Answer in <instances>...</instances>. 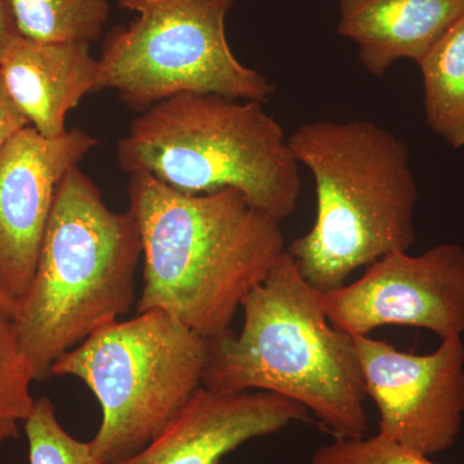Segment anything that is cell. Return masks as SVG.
<instances>
[{
	"label": "cell",
	"mask_w": 464,
	"mask_h": 464,
	"mask_svg": "<svg viewBox=\"0 0 464 464\" xmlns=\"http://www.w3.org/2000/svg\"><path fill=\"white\" fill-rule=\"evenodd\" d=\"M128 199L142 239L139 313L160 310L206 340L230 331L285 239L280 222L235 188L188 194L134 173Z\"/></svg>",
	"instance_id": "6da1fadb"
},
{
	"label": "cell",
	"mask_w": 464,
	"mask_h": 464,
	"mask_svg": "<svg viewBox=\"0 0 464 464\" xmlns=\"http://www.w3.org/2000/svg\"><path fill=\"white\" fill-rule=\"evenodd\" d=\"M240 310L237 334L230 329L207 340L203 387L276 393L304 405L337 438H364L368 396L355 340L333 326L323 293L286 250Z\"/></svg>",
	"instance_id": "7a4b0ae2"
},
{
	"label": "cell",
	"mask_w": 464,
	"mask_h": 464,
	"mask_svg": "<svg viewBox=\"0 0 464 464\" xmlns=\"http://www.w3.org/2000/svg\"><path fill=\"white\" fill-rule=\"evenodd\" d=\"M288 142L315 179V224L286 249L313 288H342L359 268L408 252L418 188L401 139L373 121H316Z\"/></svg>",
	"instance_id": "3957f363"
},
{
	"label": "cell",
	"mask_w": 464,
	"mask_h": 464,
	"mask_svg": "<svg viewBox=\"0 0 464 464\" xmlns=\"http://www.w3.org/2000/svg\"><path fill=\"white\" fill-rule=\"evenodd\" d=\"M141 257L133 213L110 209L96 183L72 168L58 186L33 282L14 317L36 381L52 377L58 357L130 313Z\"/></svg>",
	"instance_id": "277c9868"
},
{
	"label": "cell",
	"mask_w": 464,
	"mask_h": 464,
	"mask_svg": "<svg viewBox=\"0 0 464 464\" xmlns=\"http://www.w3.org/2000/svg\"><path fill=\"white\" fill-rule=\"evenodd\" d=\"M125 173H148L174 190L235 188L277 221L297 208L299 164L282 125L257 101L181 93L155 103L118 142Z\"/></svg>",
	"instance_id": "5b68a950"
},
{
	"label": "cell",
	"mask_w": 464,
	"mask_h": 464,
	"mask_svg": "<svg viewBox=\"0 0 464 464\" xmlns=\"http://www.w3.org/2000/svg\"><path fill=\"white\" fill-rule=\"evenodd\" d=\"M208 341L160 310L94 332L58 357L52 375L75 377L99 400L102 420L91 440L99 464L148 447L203 386Z\"/></svg>",
	"instance_id": "8992f818"
},
{
	"label": "cell",
	"mask_w": 464,
	"mask_h": 464,
	"mask_svg": "<svg viewBox=\"0 0 464 464\" xmlns=\"http://www.w3.org/2000/svg\"><path fill=\"white\" fill-rule=\"evenodd\" d=\"M237 0H119L137 14L106 36L99 91L146 111L181 93H213L264 103L275 85L232 53L225 21Z\"/></svg>",
	"instance_id": "52a82bcc"
},
{
	"label": "cell",
	"mask_w": 464,
	"mask_h": 464,
	"mask_svg": "<svg viewBox=\"0 0 464 464\" xmlns=\"http://www.w3.org/2000/svg\"><path fill=\"white\" fill-rule=\"evenodd\" d=\"M353 340L366 396L380 413L378 435L426 457L453 447L464 414L463 337L441 340L429 355L369 335Z\"/></svg>",
	"instance_id": "ba28073f"
},
{
	"label": "cell",
	"mask_w": 464,
	"mask_h": 464,
	"mask_svg": "<svg viewBox=\"0 0 464 464\" xmlns=\"http://www.w3.org/2000/svg\"><path fill=\"white\" fill-rule=\"evenodd\" d=\"M323 306L333 326L353 337L386 325L463 337L464 248L442 243L420 256L390 253L356 282L323 293Z\"/></svg>",
	"instance_id": "9c48e42d"
},
{
	"label": "cell",
	"mask_w": 464,
	"mask_h": 464,
	"mask_svg": "<svg viewBox=\"0 0 464 464\" xmlns=\"http://www.w3.org/2000/svg\"><path fill=\"white\" fill-rule=\"evenodd\" d=\"M97 145L82 128L48 139L27 125L0 151V283L18 304L33 282L58 186Z\"/></svg>",
	"instance_id": "30bf717a"
},
{
	"label": "cell",
	"mask_w": 464,
	"mask_h": 464,
	"mask_svg": "<svg viewBox=\"0 0 464 464\" xmlns=\"http://www.w3.org/2000/svg\"><path fill=\"white\" fill-rule=\"evenodd\" d=\"M310 418L304 405L276 393H221L201 386L148 447L112 464H219L250 440Z\"/></svg>",
	"instance_id": "8fae6325"
},
{
	"label": "cell",
	"mask_w": 464,
	"mask_h": 464,
	"mask_svg": "<svg viewBox=\"0 0 464 464\" xmlns=\"http://www.w3.org/2000/svg\"><path fill=\"white\" fill-rule=\"evenodd\" d=\"M5 87L42 136L67 132L66 116L99 92V60L83 42H39L18 35L0 56Z\"/></svg>",
	"instance_id": "7c38bea8"
},
{
	"label": "cell",
	"mask_w": 464,
	"mask_h": 464,
	"mask_svg": "<svg viewBox=\"0 0 464 464\" xmlns=\"http://www.w3.org/2000/svg\"><path fill=\"white\" fill-rule=\"evenodd\" d=\"M337 32L357 45L369 74L422 58L464 16V0H340Z\"/></svg>",
	"instance_id": "4fadbf2b"
},
{
	"label": "cell",
	"mask_w": 464,
	"mask_h": 464,
	"mask_svg": "<svg viewBox=\"0 0 464 464\" xmlns=\"http://www.w3.org/2000/svg\"><path fill=\"white\" fill-rule=\"evenodd\" d=\"M418 65L427 123L451 148H464V16Z\"/></svg>",
	"instance_id": "5bb4252c"
},
{
	"label": "cell",
	"mask_w": 464,
	"mask_h": 464,
	"mask_svg": "<svg viewBox=\"0 0 464 464\" xmlns=\"http://www.w3.org/2000/svg\"><path fill=\"white\" fill-rule=\"evenodd\" d=\"M18 33L39 42H97L108 25V0H8Z\"/></svg>",
	"instance_id": "9a60e30c"
},
{
	"label": "cell",
	"mask_w": 464,
	"mask_h": 464,
	"mask_svg": "<svg viewBox=\"0 0 464 464\" xmlns=\"http://www.w3.org/2000/svg\"><path fill=\"white\" fill-rule=\"evenodd\" d=\"M36 381L32 362L18 343L14 320L0 311V424L18 430L33 413Z\"/></svg>",
	"instance_id": "2e32d148"
},
{
	"label": "cell",
	"mask_w": 464,
	"mask_h": 464,
	"mask_svg": "<svg viewBox=\"0 0 464 464\" xmlns=\"http://www.w3.org/2000/svg\"><path fill=\"white\" fill-rule=\"evenodd\" d=\"M24 426L30 464H99L90 442L79 441L63 429L51 399L36 400Z\"/></svg>",
	"instance_id": "e0dca14e"
},
{
	"label": "cell",
	"mask_w": 464,
	"mask_h": 464,
	"mask_svg": "<svg viewBox=\"0 0 464 464\" xmlns=\"http://www.w3.org/2000/svg\"><path fill=\"white\" fill-rule=\"evenodd\" d=\"M307 464H436L413 449L381 435L337 438L314 451Z\"/></svg>",
	"instance_id": "ac0fdd59"
},
{
	"label": "cell",
	"mask_w": 464,
	"mask_h": 464,
	"mask_svg": "<svg viewBox=\"0 0 464 464\" xmlns=\"http://www.w3.org/2000/svg\"><path fill=\"white\" fill-rule=\"evenodd\" d=\"M27 125L29 121L9 94L0 72V151Z\"/></svg>",
	"instance_id": "d6986e66"
},
{
	"label": "cell",
	"mask_w": 464,
	"mask_h": 464,
	"mask_svg": "<svg viewBox=\"0 0 464 464\" xmlns=\"http://www.w3.org/2000/svg\"><path fill=\"white\" fill-rule=\"evenodd\" d=\"M20 35L8 0H0V56Z\"/></svg>",
	"instance_id": "ffe728a7"
},
{
	"label": "cell",
	"mask_w": 464,
	"mask_h": 464,
	"mask_svg": "<svg viewBox=\"0 0 464 464\" xmlns=\"http://www.w3.org/2000/svg\"><path fill=\"white\" fill-rule=\"evenodd\" d=\"M18 308V302L16 299L12 297L11 295L5 290V286L0 283V311L5 315L12 317L14 320V315H16Z\"/></svg>",
	"instance_id": "44dd1931"
},
{
	"label": "cell",
	"mask_w": 464,
	"mask_h": 464,
	"mask_svg": "<svg viewBox=\"0 0 464 464\" xmlns=\"http://www.w3.org/2000/svg\"><path fill=\"white\" fill-rule=\"evenodd\" d=\"M20 436V430L9 429L0 424V445L7 440L17 439Z\"/></svg>",
	"instance_id": "7402d4cb"
}]
</instances>
